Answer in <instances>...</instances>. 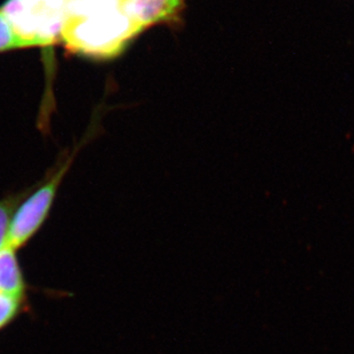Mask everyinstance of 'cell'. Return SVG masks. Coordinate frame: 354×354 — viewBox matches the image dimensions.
<instances>
[{
	"mask_svg": "<svg viewBox=\"0 0 354 354\" xmlns=\"http://www.w3.org/2000/svg\"><path fill=\"white\" fill-rule=\"evenodd\" d=\"M95 135V130H91L90 133L83 137L80 143L76 144L73 150L62 152L46 176L30 187L27 196L14 212L7 244L13 246L14 249H21L41 230L45 222L48 221L62 180L68 174L80 151L86 147L88 140H91Z\"/></svg>",
	"mask_w": 354,
	"mask_h": 354,
	"instance_id": "cell-2",
	"label": "cell"
},
{
	"mask_svg": "<svg viewBox=\"0 0 354 354\" xmlns=\"http://www.w3.org/2000/svg\"><path fill=\"white\" fill-rule=\"evenodd\" d=\"M29 190L30 189L21 191L20 194H10L7 197L0 198V250L7 244L10 221L13 218L14 212L22 199L27 196Z\"/></svg>",
	"mask_w": 354,
	"mask_h": 354,
	"instance_id": "cell-6",
	"label": "cell"
},
{
	"mask_svg": "<svg viewBox=\"0 0 354 354\" xmlns=\"http://www.w3.org/2000/svg\"><path fill=\"white\" fill-rule=\"evenodd\" d=\"M26 48L30 46L14 31L10 21L0 12V52Z\"/></svg>",
	"mask_w": 354,
	"mask_h": 354,
	"instance_id": "cell-8",
	"label": "cell"
},
{
	"mask_svg": "<svg viewBox=\"0 0 354 354\" xmlns=\"http://www.w3.org/2000/svg\"><path fill=\"white\" fill-rule=\"evenodd\" d=\"M41 3L48 10L53 12H64L67 0H41Z\"/></svg>",
	"mask_w": 354,
	"mask_h": 354,
	"instance_id": "cell-9",
	"label": "cell"
},
{
	"mask_svg": "<svg viewBox=\"0 0 354 354\" xmlns=\"http://www.w3.org/2000/svg\"><path fill=\"white\" fill-rule=\"evenodd\" d=\"M184 0H121V10L142 29L175 20Z\"/></svg>",
	"mask_w": 354,
	"mask_h": 354,
	"instance_id": "cell-3",
	"label": "cell"
},
{
	"mask_svg": "<svg viewBox=\"0 0 354 354\" xmlns=\"http://www.w3.org/2000/svg\"><path fill=\"white\" fill-rule=\"evenodd\" d=\"M0 292L27 297V282L17 258V249L10 244L0 250Z\"/></svg>",
	"mask_w": 354,
	"mask_h": 354,
	"instance_id": "cell-4",
	"label": "cell"
},
{
	"mask_svg": "<svg viewBox=\"0 0 354 354\" xmlns=\"http://www.w3.org/2000/svg\"><path fill=\"white\" fill-rule=\"evenodd\" d=\"M121 8V0H67L65 17H86Z\"/></svg>",
	"mask_w": 354,
	"mask_h": 354,
	"instance_id": "cell-5",
	"label": "cell"
},
{
	"mask_svg": "<svg viewBox=\"0 0 354 354\" xmlns=\"http://www.w3.org/2000/svg\"><path fill=\"white\" fill-rule=\"evenodd\" d=\"M26 299L27 297L0 292V330L10 326L24 312Z\"/></svg>",
	"mask_w": 354,
	"mask_h": 354,
	"instance_id": "cell-7",
	"label": "cell"
},
{
	"mask_svg": "<svg viewBox=\"0 0 354 354\" xmlns=\"http://www.w3.org/2000/svg\"><path fill=\"white\" fill-rule=\"evenodd\" d=\"M142 31L118 8L91 17H65L62 38L69 51L90 58L109 59L119 55Z\"/></svg>",
	"mask_w": 354,
	"mask_h": 354,
	"instance_id": "cell-1",
	"label": "cell"
}]
</instances>
